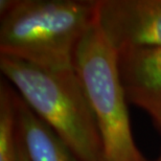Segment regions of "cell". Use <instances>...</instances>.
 I'll return each instance as SVG.
<instances>
[{
  "instance_id": "1",
  "label": "cell",
  "mask_w": 161,
  "mask_h": 161,
  "mask_svg": "<svg viewBox=\"0 0 161 161\" xmlns=\"http://www.w3.org/2000/svg\"><path fill=\"white\" fill-rule=\"evenodd\" d=\"M97 0H1L0 56L51 70L75 69Z\"/></svg>"
},
{
  "instance_id": "2",
  "label": "cell",
  "mask_w": 161,
  "mask_h": 161,
  "mask_svg": "<svg viewBox=\"0 0 161 161\" xmlns=\"http://www.w3.org/2000/svg\"><path fill=\"white\" fill-rule=\"evenodd\" d=\"M0 70L24 103L83 161H103L97 124L75 70H51L0 56Z\"/></svg>"
},
{
  "instance_id": "3",
  "label": "cell",
  "mask_w": 161,
  "mask_h": 161,
  "mask_svg": "<svg viewBox=\"0 0 161 161\" xmlns=\"http://www.w3.org/2000/svg\"><path fill=\"white\" fill-rule=\"evenodd\" d=\"M75 70L97 124L103 161H147L132 135L127 96L118 68V53L96 20L80 42Z\"/></svg>"
},
{
  "instance_id": "4",
  "label": "cell",
  "mask_w": 161,
  "mask_h": 161,
  "mask_svg": "<svg viewBox=\"0 0 161 161\" xmlns=\"http://www.w3.org/2000/svg\"><path fill=\"white\" fill-rule=\"evenodd\" d=\"M96 21L118 53L161 46V0H97Z\"/></svg>"
},
{
  "instance_id": "5",
  "label": "cell",
  "mask_w": 161,
  "mask_h": 161,
  "mask_svg": "<svg viewBox=\"0 0 161 161\" xmlns=\"http://www.w3.org/2000/svg\"><path fill=\"white\" fill-rule=\"evenodd\" d=\"M118 68L127 99L133 104L161 94V46L119 53Z\"/></svg>"
},
{
  "instance_id": "6",
  "label": "cell",
  "mask_w": 161,
  "mask_h": 161,
  "mask_svg": "<svg viewBox=\"0 0 161 161\" xmlns=\"http://www.w3.org/2000/svg\"><path fill=\"white\" fill-rule=\"evenodd\" d=\"M17 108L19 140L31 161H83L19 94Z\"/></svg>"
},
{
  "instance_id": "7",
  "label": "cell",
  "mask_w": 161,
  "mask_h": 161,
  "mask_svg": "<svg viewBox=\"0 0 161 161\" xmlns=\"http://www.w3.org/2000/svg\"><path fill=\"white\" fill-rule=\"evenodd\" d=\"M18 93L6 82L0 84V161L18 158Z\"/></svg>"
},
{
  "instance_id": "8",
  "label": "cell",
  "mask_w": 161,
  "mask_h": 161,
  "mask_svg": "<svg viewBox=\"0 0 161 161\" xmlns=\"http://www.w3.org/2000/svg\"><path fill=\"white\" fill-rule=\"evenodd\" d=\"M149 113L161 130V94L144 98L135 104Z\"/></svg>"
},
{
  "instance_id": "9",
  "label": "cell",
  "mask_w": 161,
  "mask_h": 161,
  "mask_svg": "<svg viewBox=\"0 0 161 161\" xmlns=\"http://www.w3.org/2000/svg\"><path fill=\"white\" fill-rule=\"evenodd\" d=\"M17 161H31L28 158L26 152H25L23 146H22L21 141L19 140V136H18V158Z\"/></svg>"
},
{
  "instance_id": "10",
  "label": "cell",
  "mask_w": 161,
  "mask_h": 161,
  "mask_svg": "<svg viewBox=\"0 0 161 161\" xmlns=\"http://www.w3.org/2000/svg\"><path fill=\"white\" fill-rule=\"evenodd\" d=\"M155 161H161V155H160V156H159L158 158H157V159H156Z\"/></svg>"
}]
</instances>
